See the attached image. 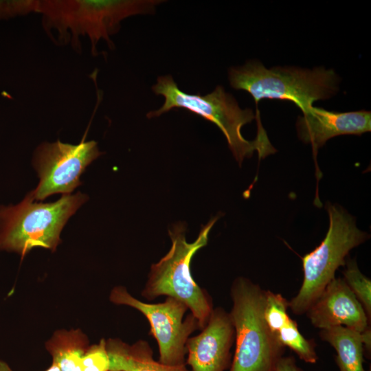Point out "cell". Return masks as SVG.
<instances>
[{
  "instance_id": "3",
  "label": "cell",
  "mask_w": 371,
  "mask_h": 371,
  "mask_svg": "<svg viewBox=\"0 0 371 371\" xmlns=\"http://www.w3.org/2000/svg\"><path fill=\"white\" fill-rule=\"evenodd\" d=\"M217 219L215 217L203 226L192 243L186 240L184 224L177 223L168 229L170 249L151 265L141 292L149 302L166 296L183 302L196 319L200 330L206 325L214 307L211 295L193 278L190 265L195 254L207 244L209 234Z\"/></svg>"
},
{
  "instance_id": "1",
  "label": "cell",
  "mask_w": 371,
  "mask_h": 371,
  "mask_svg": "<svg viewBox=\"0 0 371 371\" xmlns=\"http://www.w3.org/2000/svg\"><path fill=\"white\" fill-rule=\"evenodd\" d=\"M159 0H45L38 1L36 12L42 14L43 25L49 35L57 33L58 44L71 43L80 52V36L90 40L91 54H98L97 45L104 40L109 48L114 44L110 36L120 30L127 17L152 14Z\"/></svg>"
},
{
  "instance_id": "9",
  "label": "cell",
  "mask_w": 371,
  "mask_h": 371,
  "mask_svg": "<svg viewBox=\"0 0 371 371\" xmlns=\"http://www.w3.org/2000/svg\"><path fill=\"white\" fill-rule=\"evenodd\" d=\"M85 137L78 144L58 140L44 142L37 148L33 164L40 181L36 190L31 192L34 199L43 200L56 193L69 194L81 184V174L102 155L97 142H86Z\"/></svg>"
},
{
  "instance_id": "4",
  "label": "cell",
  "mask_w": 371,
  "mask_h": 371,
  "mask_svg": "<svg viewBox=\"0 0 371 371\" xmlns=\"http://www.w3.org/2000/svg\"><path fill=\"white\" fill-rule=\"evenodd\" d=\"M230 296L229 315L236 346L229 371H273L284 347L265 321V291L251 280L238 277L231 285Z\"/></svg>"
},
{
  "instance_id": "19",
  "label": "cell",
  "mask_w": 371,
  "mask_h": 371,
  "mask_svg": "<svg viewBox=\"0 0 371 371\" xmlns=\"http://www.w3.org/2000/svg\"><path fill=\"white\" fill-rule=\"evenodd\" d=\"M109 358L106 348V340L89 345L80 362V371H109Z\"/></svg>"
},
{
  "instance_id": "7",
  "label": "cell",
  "mask_w": 371,
  "mask_h": 371,
  "mask_svg": "<svg viewBox=\"0 0 371 371\" xmlns=\"http://www.w3.org/2000/svg\"><path fill=\"white\" fill-rule=\"evenodd\" d=\"M329 227L321 243L302 258L303 281L297 295L289 301L295 315L306 313L339 267L345 266L350 250L364 243L369 234L359 229L355 219L343 207L326 204Z\"/></svg>"
},
{
  "instance_id": "2",
  "label": "cell",
  "mask_w": 371,
  "mask_h": 371,
  "mask_svg": "<svg viewBox=\"0 0 371 371\" xmlns=\"http://www.w3.org/2000/svg\"><path fill=\"white\" fill-rule=\"evenodd\" d=\"M156 95H162L165 100L158 110L150 111L146 116L155 117L174 108H182L214 123L225 135L236 160L240 164L246 157L256 151L260 158L276 153L263 127L258 128L254 139L247 140L243 136V126L260 117L251 109H242L236 99L227 93L222 86L205 95L189 94L181 90L170 75L158 77L152 87Z\"/></svg>"
},
{
  "instance_id": "8",
  "label": "cell",
  "mask_w": 371,
  "mask_h": 371,
  "mask_svg": "<svg viewBox=\"0 0 371 371\" xmlns=\"http://www.w3.org/2000/svg\"><path fill=\"white\" fill-rule=\"evenodd\" d=\"M109 300L144 315L150 325V335L157 341L160 362L170 366L186 365V342L195 330L200 329L192 313L184 319L188 308L183 302L172 297H166L163 302H144L133 297L123 286L113 287Z\"/></svg>"
},
{
  "instance_id": "18",
  "label": "cell",
  "mask_w": 371,
  "mask_h": 371,
  "mask_svg": "<svg viewBox=\"0 0 371 371\" xmlns=\"http://www.w3.org/2000/svg\"><path fill=\"white\" fill-rule=\"evenodd\" d=\"M289 308V301L282 294L265 291L264 315L274 335L290 318L287 311Z\"/></svg>"
},
{
  "instance_id": "6",
  "label": "cell",
  "mask_w": 371,
  "mask_h": 371,
  "mask_svg": "<svg viewBox=\"0 0 371 371\" xmlns=\"http://www.w3.org/2000/svg\"><path fill=\"white\" fill-rule=\"evenodd\" d=\"M80 192L63 194L54 203L34 202L32 192L16 205L0 206V251L16 252L23 258L34 247L54 251L69 218L85 203Z\"/></svg>"
},
{
  "instance_id": "10",
  "label": "cell",
  "mask_w": 371,
  "mask_h": 371,
  "mask_svg": "<svg viewBox=\"0 0 371 371\" xmlns=\"http://www.w3.org/2000/svg\"><path fill=\"white\" fill-rule=\"evenodd\" d=\"M186 342V365L192 371H225L232 361L234 329L223 308H214L206 325Z\"/></svg>"
},
{
  "instance_id": "14",
  "label": "cell",
  "mask_w": 371,
  "mask_h": 371,
  "mask_svg": "<svg viewBox=\"0 0 371 371\" xmlns=\"http://www.w3.org/2000/svg\"><path fill=\"white\" fill-rule=\"evenodd\" d=\"M319 336L335 350L339 371H370L363 367L364 352L370 353V328L359 333L344 326H335L320 330Z\"/></svg>"
},
{
  "instance_id": "13",
  "label": "cell",
  "mask_w": 371,
  "mask_h": 371,
  "mask_svg": "<svg viewBox=\"0 0 371 371\" xmlns=\"http://www.w3.org/2000/svg\"><path fill=\"white\" fill-rule=\"evenodd\" d=\"M109 371H190L186 366H170L157 361L148 342L139 339L129 344L119 338L106 340Z\"/></svg>"
},
{
  "instance_id": "21",
  "label": "cell",
  "mask_w": 371,
  "mask_h": 371,
  "mask_svg": "<svg viewBox=\"0 0 371 371\" xmlns=\"http://www.w3.org/2000/svg\"><path fill=\"white\" fill-rule=\"evenodd\" d=\"M273 371H303L295 363L293 357L282 356L277 362Z\"/></svg>"
},
{
  "instance_id": "17",
  "label": "cell",
  "mask_w": 371,
  "mask_h": 371,
  "mask_svg": "<svg viewBox=\"0 0 371 371\" xmlns=\"http://www.w3.org/2000/svg\"><path fill=\"white\" fill-rule=\"evenodd\" d=\"M344 280L362 305L368 317L371 319V280L359 270L355 260L346 261Z\"/></svg>"
},
{
  "instance_id": "20",
  "label": "cell",
  "mask_w": 371,
  "mask_h": 371,
  "mask_svg": "<svg viewBox=\"0 0 371 371\" xmlns=\"http://www.w3.org/2000/svg\"><path fill=\"white\" fill-rule=\"evenodd\" d=\"M38 1L0 0V21L36 12Z\"/></svg>"
},
{
  "instance_id": "12",
  "label": "cell",
  "mask_w": 371,
  "mask_h": 371,
  "mask_svg": "<svg viewBox=\"0 0 371 371\" xmlns=\"http://www.w3.org/2000/svg\"><path fill=\"white\" fill-rule=\"evenodd\" d=\"M297 118L298 137L318 149L332 137L343 135H361L371 130V113L361 110L334 112L311 106Z\"/></svg>"
},
{
  "instance_id": "15",
  "label": "cell",
  "mask_w": 371,
  "mask_h": 371,
  "mask_svg": "<svg viewBox=\"0 0 371 371\" xmlns=\"http://www.w3.org/2000/svg\"><path fill=\"white\" fill-rule=\"evenodd\" d=\"M89 346V339L80 329L58 330L45 343L52 363L60 371H80L81 359Z\"/></svg>"
},
{
  "instance_id": "11",
  "label": "cell",
  "mask_w": 371,
  "mask_h": 371,
  "mask_svg": "<svg viewBox=\"0 0 371 371\" xmlns=\"http://www.w3.org/2000/svg\"><path fill=\"white\" fill-rule=\"evenodd\" d=\"M306 314L312 325L320 330L344 326L363 333L370 328V320L362 305L341 278L328 284Z\"/></svg>"
},
{
  "instance_id": "22",
  "label": "cell",
  "mask_w": 371,
  "mask_h": 371,
  "mask_svg": "<svg viewBox=\"0 0 371 371\" xmlns=\"http://www.w3.org/2000/svg\"><path fill=\"white\" fill-rule=\"evenodd\" d=\"M0 371H14L10 366L3 361H0ZM45 371H60L57 366L52 363L51 366Z\"/></svg>"
},
{
  "instance_id": "5",
  "label": "cell",
  "mask_w": 371,
  "mask_h": 371,
  "mask_svg": "<svg viewBox=\"0 0 371 371\" xmlns=\"http://www.w3.org/2000/svg\"><path fill=\"white\" fill-rule=\"evenodd\" d=\"M229 80L232 88L248 92L256 104L265 98L289 100L302 113L313 106L314 102L335 95L339 82L338 76L331 69H268L258 61L230 68Z\"/></svg>"
},
{
  "instance_id": "16",
  "label": "cell",
  "mask_w": 371,
  "mask_h": 371,
  "mask_svg": "<svg viewBox=\"0 0 371 371\" xmlns=\"http://www.w3.org/2000/svg\"><path fill=\"white\" fill-rule=\"evenodd\" d=\"M275 336L284 348L288 347L293 350L301 360L308 363L317 362L318 356L314 340L306 339L300 333L297 323L291 317Z\"/></svg>"
}]
</instances>
